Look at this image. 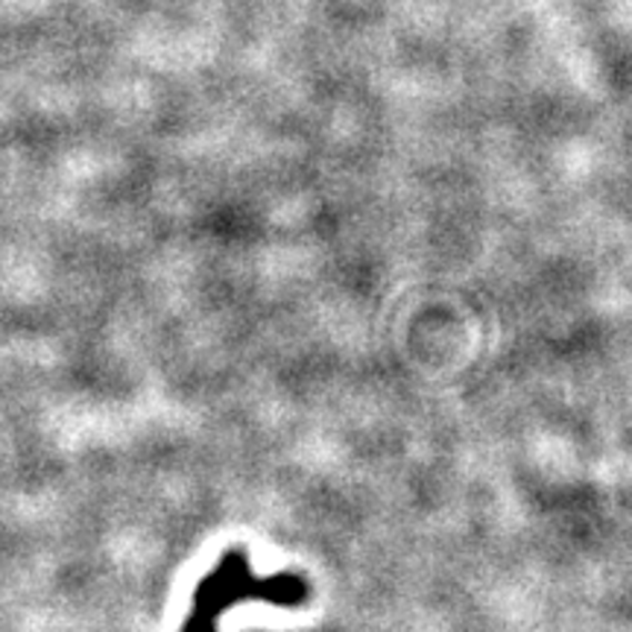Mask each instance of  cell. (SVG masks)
<instances>
[{
  "instance_id": "1",
  "label": "cell",
  "mask_w": 632,
  "mask_h": 632,
  "mask_svg": "<svg viewBox=\"0 0 632 632\" xmlns=\"http://www.w3.org/2000/svg\"><path fill=\"white\" fill-rule=\"evenodd\" d=\"M308 598H311L308 580H302L299 574H252L247 551L232 548L220 556L217 569L209 571L197 585L182 632H217L220 618L243 601H264L272 606L297 609Z\"/></svg>"
}]
</instances>
